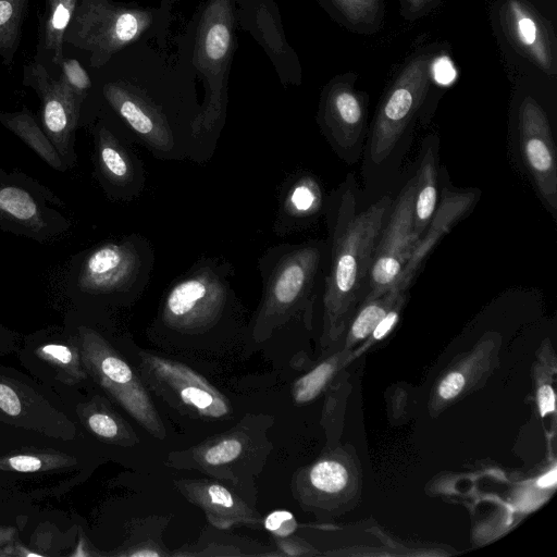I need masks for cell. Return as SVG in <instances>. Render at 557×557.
Returning <instances> with one entry per match:
<instances>
[{"label":"cell","mask_w":557,"mask_h":557,"mask_svg":"<svg viewBox=\"0 0 557 557\" xmlns=\"http://www.w3.org/2000/svg\"><path fill=\"white\" fill-rule=\"evenodd\" d=\"M274 418L247 413L231 429L168 454L164 465L176 470H191L214 479L257 508L256 481L274 445L269 430Z\"/></svg>","instance_id":"277c9868"},{"label":"cell","mask_w":557,"mask_h":557,"mask_svg":"<svg viewBox=\"0 0 557 557\" xmlns=\"http://www.w3.org/2000/svg\"><path fill=\"white\" fill-rule=\"evenodd\" d=\"M416 177L412 232L420 239L437 208V161L434 145L425 146Z\"/></svg>","instance_id":"cb8c5ba5"},{"label":"cell","mask_w":557,"mask_h":557,"mask_svg":"<svg viewBox=\"0 0 557 557\" xmlns=\"http://www.w3.org/2000/svg\"><path fill=\"white\" fill-rule=\"evenodd\" d=\"M334 372V363L325 361L297 379L292 386V397L298 405L313 400Z\"/></svg>","instance_id":"4dcf8cb0"},{"label":"cell","mask_w":557,"mask_h":557,"mask_svg":"<svg viewBox=\"0 0 557 557\" xmlns=\"http://www.w3.org/2000/svg\"><path fill=\"white\" fill-rule=\"evenodd\" d=\"M236 21L251 34L270 58L284 85L301 83V66L287 42L274 0H234Z\"/></svg>","instance_id":"9a60e30c"},{"label":"cell","mask_w":557,"mask_h":557,"mask_svg":"<svg viewBox=\"0 0 557 557\" xmlns=\"http://www.w3.org/2000/svg\"><path fill=\"white\" fill-rule=\"evenodd\" d=\"M76 5L77 0H48L44 45L55 64H60L63 60V37Z\"/></svg>","instance_id":"83f0119b"},{"label":"cell","mask_w":557,"mask_h":557,"mask_svg":"<svg viewBox=\"0 0 557 557\" xmlns=\"http://www.w3.org/2000/svg\"><path fill=\"white\" fill-rule=\"evenodd\" d=\"M61 79L84 100L91 86L89 75L81 63L75 59H64L60 62Z\"/></svg>","instance_id":"1f68e13d"},{"label":"cell","mask_w":557,"mask_h":557,"mask_svg":"<svg viewBox=\"0 0 557 557\" xmlns=\"http://www.w3.org/2000/svg\"><path fill=\"white\" fill-rule=\"evenodd\" d=\"M465 385V377L458 372L449 373L440 384L438 393L444 399L457 396Z\"/></svg>","instance_id":"74e56055"},{"label":"cell","mask_w":557,"mask_h":557,"mask_svg":"<svg viewBox=\"0 0 557 557\" xmlns=\"http://www.w3.org/2000/svg\"><path fill=\"white\" fill-rule=\"evenodd\" d=\"M515 46L540 69H555V45L548 28L534 9L522 0H508L502 17Z\"/></svg>","instance_id":"d6986e66"},{"label":"cell","mask_w":557,"mask_h":557,"mask_svg":"<svg viewBox=\"0 0 557 557\" xmlns=\"http://www.w3.org/2000/svg\"><path fill=\"white\" fill-rule=\"evenodd\" d=\"M323 195L318 180L300 172L283 184L273 232L277 236L307 227L321 210Z\"/></svg>","instance_id":"ffe728a7"},{"label":"cell","mask_w":557,"mask_h":557,"mask_svg":"<svg viewBox=\"0 0 557 557\" xmlns=\"http://www.w3.org/2000/svg\"><path fill=\"white\" fill-rule=\"evenodd\" d=\"M550 125L541 106L525 98L519 110V140L525 168L552 214L557 212V158Z\"/></svg>","instance_id":"5bb4252c"},{"label":"cell","mask_w":557,"mask_h":557,"mask_svg":"<svg viewBox=\"0 0 557 557\" xmlns=\"http://www.w3.org/2000/svg\"><path fill=\"white\" fill-rule=\"evenodd\" d=\"M341 24L358 33L377 30L384 16L383 0H318Z\"/></svg>","instance_id":"d4e9b609"},{"label":"cell","mask_w":557,"mask_h":557,"mask_svg":"<svg viewBox=\"0 0 557 557\" xmlns=\"http://www.w3.org/2000/svg\"><path fill=\"white\" fill-rule=\"evenodd\" d=\"M27 0H0V54L11 59L18 42Z\"/></svg>","instance_id":"f546056e"},{"label":"cell","mask_w":557,"mask_h":557,"mask_svg":"<svg viewBox=\"0 0 557 557\" xmlns=\"http://www.w3.org/2000/svg\"><path fill=\"white\" fill-rule=\"evenodd\" d=\"M81 347L94 380L150 435L164 440L165 425L138 371L91 329H82Z\"/></svg>","instance_id":"30bf717a"},{"label":"cell","mask_w":557,"mask_h":557,"mask_svg":"<svg viewBox=\"0 0 557 557\" xmlns=\"http://www.w3.org/2000/svg\"><path fill=\"white\" fill-rule=\"evenodd\" d=\"M0 409L11 417L21 412V400L16 392L4 383H0Z\"/></svg>","instance_id":"8d00e7d4"},{"label":"cell","mask_w":557,"mask_h":557,"mask_svg":"<svg viewBox=\"0 0 557 557\" xmlns=\"http://www.w3.org/2000/svg\"><path fill=\"white\" fill-rule=\"evenodd\" d=\"M431 58L414 55L396 76L373 120L369 150L374 163L384 161L420 108L430 83Z\"/></svg>","instance_id":"8fae6325"},{"label":"cell","mask_w":557,"mask_h":557,"mask_svg":"<svg viewBox=\"0 0 557 557\" xmlns=\"http://www.w3.org/2000/svg\"><path fill=\"white\" fill-rule=\"evenodd\" d=\"M391 207V198L383 196L359 211L350 186L342 189L330 202V263L323 284L325 320L330 331L341 323L368 286L375 245Z\"/></svg>","instance_id":"7a4b0ae2"},{"label":"cell","mask_w":557,"mask_h":557,"mask_svg":"<svg viewBox=\"0 0 557 557\" xmlns=\"http://www.w3.org/2000/svg\"><path fill=\"white\" fill-rule=\"evenodd\" d=\"M103 96L126 125L134 141L159 160L197 162L193 127L148 92L131 83H107Z\"/></svg>","instance_id":"52a82bcc"},{"label":"cell","mask_w":557,"mask_h":557,"mask_svg":"<svg viewBox=\"0 0 557 557\" xmlns=\"http://www.w3.org/2000/svg\"><path fill=\"white\" fill-rule=\"evenodd\" d=\"M173 485L187 502L199 507L208 523L215 528L262 527L263 518L257 508L214 479H176Z\"/></svg>","instance_id":"e0dca14e"},{"label":"cell","mask_w":557,"mask_h":557,"mask_svg":"<svg viewBox=\"0 0 557 557\" xmlns=\"http://www.w3.org/2000/svg\"><path fill=\"white\" fill-rule=\"evenodd\" d=\"M405 15L419 16L435 5L437 0H399Z\"/></svg>","instance_id":"ab89813d"},{"label":"cell","mask_w":557,"mask_h":557,"mask_svg":"<svg viewBox=\"0 0 557 557\" xmlns=\"http://www.w3.org/2000/svg\"><path fill=\"white\" fill-rule=\"evenodd\" d=\"M97 152L101 175L116 197L128 200L143 193L146 174L141 160L103 125L97 133Z\"/></svg>","instance_id":"ac0fdd59"},{"label":"cell","mask_w":557,"mask_h":557,"mask_svg":"<svg viewBox=\"0 0 557 557\" xmlns=\"http://www.w3.org/2000/svg\"><path fill=\"white\" fill-rule=\"evenodd\" d=\"M404 293H401V295L398 297V299L396 301V308H397ZM397 319H398V311L396 309L387 311L386 314L382 318V320L376 324V326L372 331L371 334L373 335V337L375 339H380V338L384 337L389 332V330L394 326Z\"/></svg>","instance_id":"f35d334b"},{"label":"cell","mask_w":557,"mask_h":557,"mask_svg":"<svg viewBox=\"0 0 557 557\" xmlns=\"http://www.w3.org/2000/svg\"><path fill=\"white\" fill-rule=\"evenodd\" d=\"M474 198L475 195L471 191L447 193L445 195L441 205L436 208L428 228L392 286L403 290L409 287L421 262L438 239L469 210Z\"/></svg>","instance_id":"44dd1931"},{"label":"cell","mask_w":557,"mask_h":557,"mask_svg":"<svg viewBox=\"0 0 557 557\" xmlns=\"http://www.w3.org/2000/svg\"><path fill=\"white\" fill-rule=\"evenodd\" d=\"M137 371L145 385L182 416L202 421H220L233 416L230 399L189 366L138 350Z\"/></svg>","instance_id":"9c48e42d"},{"label":"cell","mask_w":557,"mask_h":557,"mask_svg":"<svg viewBox=\"0 0 557 557\" xmlns=\"http://www.w3.org/2000/svg\"><path fill=\"white\" fill-rule=\"evenodd\" d=\"M176 1H178V0H162V2H164L165 4H171Z\"/></svg>","instance_id":"7bdbcfd3"},{"label":"cell","mask_w":557,"mask_h":557,"mask_svg":"<svg viewBox=\"0 0 557 557\" xmlns=\"http://www.w3.org/2000/svg\"><path fill=\"white\" fill-rule=\"evenodd\" d=\"M539 407L542 416L555 410V394L549 385H543L537 392Z\"/></svg>","instance_id":"60d3db41"},{"label":"cell","mask_w":557,"mask_h":557,"mask_svg":"<svg viewBox=\"0 0 557 557\" xmlns=\"http://www.w3.org/2000/svg\"><path fill=\"white\" fill-rule=\"evenodd\" d=\"M25 78L41 99L45 134L59 153L67 156L83 100L61 78L51 77L41 64L25 67Z\"/></svg>","instance_id":"2e32d148"},{"label":"cell","mask_w":557,"mask_h":557,"mask_svg":"<svg viewBox=\"0 0 557 557\" xmlns=\"http://www.w3.org/2000/svg\"><path fill=\"white\" fill-rule=\"evenodd\" d=\"M416 183L414 175L405 184L380 234L369 273L367 300L380 297L392 287L420 240L412 232Z\"/></svg>","instance_id":"4fadbf2b"},{"label":"cell","mask_w":557,"mask_h":557,"mask_svg":"<svg viewBox=\"0 0 557 557\" xmlns=\"http://www.w3.org/2000/svg\"><path fill=\"white\" fill-rule=\"evenodd\" d=\"M153 264L151 243L134 233L94 249L83 263L78 285L88 294L127 306L145 293Z\"/></svg>","instance_id":"ba28073f"},{"label":"cell","mask_w":557,"mask_h":557,"mask_svg":"<svg viewBox=\"0 0 557 557\" xmlns=\"http://www.w3.org/2000/svg\"><path fill=\"white\" fill-rule=\"evenodd\" d=\"M171 516L149 515L135 519L128 529L124 544L110 555L121 557H170L163 534Z\"/></svg>","instance_id":"603a6c76"},{"label":"cell","mask_w":557,"mask_h":557,"mask_svg":"<svg viewBox=\"0 0 557 557\" xmlns=\"http://www.w3.org/2000/svg\"><path fill=\"white\" fill-rule=\"evenodd\" d=\"M272 546L210 523L193 543L171 552L172 557H269Z\"/></svg>","instance_id":"7402d4cb"},{"label":"cell","mask_w":557,"mask_h":557,"mask_svg":"<svg viewBox=\"0 0 557 557\" xmlns=\"http://www.w3.org/2000/svg\"><path fill=\"white\" fill-rule=\"evenodd\" d=\"M273 547L269 557H293L310 553L309 546L296 535L285 537L272 536Z\"/></svg>","instance_id":"e575fe53"},{"label":"cell","mask_w":557,"mask_h":557,"mask_svg":"<svg viewBox=\"0 0 557 557\" xmlns=\"http://www.w3.org/2000/svg\"><path fill=\"white\" fill-rule=\"evenodd\" d=\"M235 24L234 0L205 1L197 24L193 58L205 84V99L193 127L197 163L211 158L224 125Z\"/></svg>","instance_id":"5b68a950"},{"label":"cell","mask_w":557,"mask_h":557,"mask_svg":"<svg viewBox=\"0 0 557 557\" xmlns=\"http://www.w3.org/2000/svg\"><path fill=\"white\" fill-rule=\"evenodd\" d=\"M168 15L160 9L81 0L63 42L89 52V64L101 67L120 50L161 26Z\"/></svg>","instance_id":"8992f818"},{"label":"cell","mask_w":557,"mask_h":557,"mask_svg":"<svg viewBox=\"0 0 557 557\" xmlns=\"http://www.w3.org/2000/svg\"><path fill=\"white\" fill-rule=\"evenodd\" d=\"M4 463L18 472H35L40 470L45 462L41 458L30 455H17L8 458Z\"/></svg>","instance_id":"d590c367"},{"label":"cell","mask_w":557,"mask_h":557,"mask_svg":"<svg viewBox=\"0 0 557 557\" xmlns=\"http://www.w3.org/2000/svg\"><path fill=\"white\" fill-rule=\"evenodd\" d=\"M325 255L323 242L310 240L271 246L259 257L262 295L247 325L249 343L262 344L309 313Z\"/></svg>","instance_id":"3957f363"},{"label":"cell","mask_w":557,"mask_h":557,"mask_svg":"<svg viewBox=\"0 0 557 557\" xmlns=\"http://www.w3.org/2000/svg\"><path fill=\"white\" fill-rule=\"evenodd\" d=\"M86 423L98 437L115 445L128 447L140 442L131 424L102 399L88 407Z\"/></svg>","instance_id":"484cf974"},{"label":"cell","mask_w":557,"mask_h":557,"mask_svg":"<svg viewBox=\"0 0 557 557\" xmlns=\"http://www.w3.org/2000/svg\"><path fill=\"white\" fill-rule=\"evenodd\" d=\"M39 354L49 363L64 370H71L73 367L81 370L76 350L66 345L47 344L39 348Z\"/></svg>","instance_id":"836d02e7"},{"label":"cell","mask_w":557,"mask_h":557,"mask_svg":"<svg viewBox=\"0 0 557 557\" xmlns=\"http://www.w3.org/2000/svg\"><path fill=\"white\" fill-rule=\"evenodd\" d=\"M355 74L334 77L323 88L317 121L323 136L344 161L356 162L362 151L368 97L355 88Z\"/></svg>","instance_id":"7c38bea8"},{"label":"cell","mask_w":557,"mask_h":557,"mask_svg":"<svg viewBox=\"0 0 557 557\" xmlns=\"http://www.w3.org/2000/svg\"><path fill=\"white\" fill-rule=\"evenodd\" d=\"M262 527L272 536L285 537L294 534L299 525L290 511L277 509L271 511L262 519Z\"/></svg>","instance_id":"d6a6232c"},{"label":"cell","mask_w":557,"mask_h":557,"mask_svg":"<svg viewBox=\"0 0 557 557\" xmlns=\"http://www.w3.org/2000/svg\"><path fill=\"white\" fill-rule=\"evenodd\" d=\"M556 480H557V469L554 468L552 471H549L548 473H546L545 475H543L539 481H537V484L541 486V487H547V486H550V485H554L556 483Z\"/></svg>","instance_id":"b9f144b4"},{"label":"cell","mask_w":557,"mask_h":557,"mask_svg":"<svg viewBox=\"0 0 557 557\" xmlns=\"http://www.w3.org/2000/svg\"><path fill=\"white\" fill-rule=\"evenodd\" d=\"M233 275L228 261L199 258L163 295L148 330L151 341L173 349H196L215 347L247 333Z\"/></svg>","instance_id":"6da1fadb"},{"label":"cell","mask_w":557,"mask_h":557,"mask_svg":"<svg viewBox=\"0 0 557 557\" xmlns=\"http://www.w3.org/2000/svg\"><path fill=\"white\" fill-rule=\"evenodd\" d=\"M0 212L32 226L40 222L39 210L32 196L14 186L0 188Z\"/></svg>","instance_id":"f1b7e54d"},{"label":"cell","mask_w":557,"mask_h":557,"mask_svg":"<svg viewBox=\"0 0 557 557\" xmlns=\"http://www.w3.org/2000/svg\"><path fill=\"white\" fill-rule=\"evenodd\" d=\"M2 123L20 136L35 152H37L50 166L63 170L64 165L60 153L50 139L37 126L27 110L17 113L0 114Z\"/></svg>","instance_id":"4316f807"}]
</instances>
